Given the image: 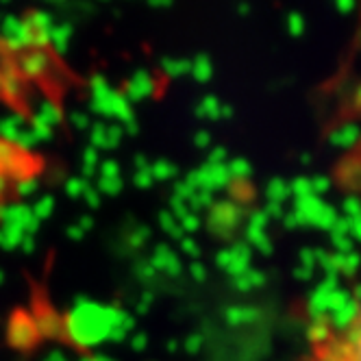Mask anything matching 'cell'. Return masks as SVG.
I'll return each instance as SVG.
<instances>
[{
	"label": "cell",
	"mask_w": 361,
	"mask_h": 361,
	"mask_svg": "<svg viewBox=\"0 0 361 361\" xmlns=\"http://www.w3.org/2000/svg\"><path fill=\"white\" fill-rule=\"evenodd\" d=\"M33 174L31 154L0 142V212L16 198L20 185Z\"/></svg>",
	"instance_id": "2"
},
{
	"label": "cell",
	"mask_w": 361,
	"mask_h": 361,
	"mask_svg": "<svg viewBox=\"0 0 361 361\" xmlns=\"http://www.w3.org/2000/svg\"><path fill=\"white\" fill-rule=\"evenodd\" d=\"M312 361H361V296L342 322H326L312 333Z\"/></svg>",
	"instance_id": "1"
}]
</instances>
